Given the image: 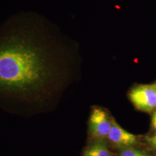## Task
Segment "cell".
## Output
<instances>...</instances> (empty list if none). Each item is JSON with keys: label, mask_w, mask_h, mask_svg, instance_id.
Wrapping results in <instances>:
<instances>
[{"label": "cell", "mask_w": 156, "mask_h": 156, "mask_svg": "<svg viewBox=\"0 0 156 156\" xmlns=\"http://www.w3.org/2000/svg\"><path fill=\"white\" fill-rule=\"evenodd\" d=\"M70 42L39 15L23 12L0 25V110L30 119L51 109L72 67Z\"/></svg>", "instance_id": "cell-1"}, {"label": "cell", "mask_w": 156, "mask_h": 156, "mask_svg": "<svg viewBox=\"0 0 156 156\" xmlns=\"http://www.w3.org/2000/svg\"><path fill=\"white\" fill-rule=\"evenodd\" d=\"M129 95L134 106L140 111H151L156 108V84L136 87Z\"/></svg>", "instance_id": "cell-2"}, {"label": "cell", "mask_w": 156, "mask_h": 156, "mask_svg": "<svg viewBox=\"0 0 156 156\" xmlns=\"http://www.w3.org/2000/svg\"><path fill=\"white\" fill-rule=\"evenodd\" d=\"M90 126L92 134L98 138H104L108 136L112 127L108 115L100 108L94 109L90 116Z\"/></svg>", "instance_id": "cell-3"}, {"label": "cell", "mask_w": 156, "mask_h": 156, "mask_svg": "<svg viewBox=\"0 0 156 156\" xmlns=\"http://www.w3.org/2000/svg\"><path fill=\"white\" fill-rule=\"evenodd\" d=\"M108 138L112 143L124 147H132L138 142L137 137L121 127L115 120L112 121V127Z\"/></svg>", "instance_id": "cell-4"}, {"label": "cell", "mask_w": 156, "mask_h": 156, "mask_svg": "<svg viewBox=\"0 0 156 156\" xmlns=\"http://www.w3.org/2000/svg\"><path fill=\"white\" fill-rule=\"evenodd\" d=\"M83 156H111V153L105 143L97 142L85 150Z\"/></svg>", "instance_id": "cell-5"}, {"label": "cell", "mask_w": 156, "mask_h": 156, "mask_svg": "<svg viewBox=\"0 0 156 156\" xmlns=\"http://www.w3.org/2000/svg\"><path fill=\"white\" fill-rule=\"evenodd\" d=\"M119 155L120 156H149L146 153L135 149L131 147H122Z\"/></svg>", "instance_id": "cell-6"}, {"label": "cell", "mask_w": 156, "mask_h": 156, "mask_svg": "<svg viewBox=\"0 0 156 156\" xmlns=\"http://www.w3.org/2000/svg\"><path fill=\"white\" fill-rule=\"evenodd\" d=\"M151 123H152V126L154 129L156 130V111L154 112L153 115H152V117H151Z\"/></svg>", "instance_id": "cell-7"}, {"label": "cell", "mask_w": 156, "mask_h": 156, "mask_svg": "<svg viewBox=\"0 0 156 156\" xmlns=\"http://www.w3.org/2000/svg\"><path fill=\"white\" fill-rule=\"evenodd\" d=\"M152 146H153V147H154V149H155L156 150V144H155V145H153Z\"/></svg>", "instance_id": "cell-8"}]
</instances>
